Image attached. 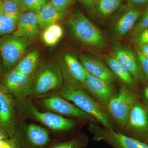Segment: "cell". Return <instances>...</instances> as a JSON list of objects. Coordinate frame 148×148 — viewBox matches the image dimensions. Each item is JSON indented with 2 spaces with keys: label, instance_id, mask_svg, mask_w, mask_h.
Here are the masks:
<instances>
[{
  "label": "cell",
  "instance_id": "obj_1",
  "mask_svg": "<svg viewBox=\"0 0 148 148\" xmlns=\"http://www.w3.org/2000/svg\"><path fill=\"white\" fill-rule=\"evenodd\" d=\"M61 89L60 95L62 98L72 102L104 127L114 129V126L108 115L101 106H99L100 104L95 102L86 92L84 87L65 81Z\"/></svg>",
  "mask_w": 148,
  "mask_h": 148
},
{
  "label": "cell",
  "instance_id": "obj_2",
  "mask_svg": "<svg viewBox=\"0 0 148 148\" xmlns=\"http://www.w3.org/2000/svg\"><path fill=\"white\" fill-rule=\"evenodd\" d=\"M68 24L73 36L84 44L98 48L106 46V38L102 32L82 13L74 14Z\"/></svg>",
  "mask_w": 148,
  "mask_h": 148
},
{
  "label": "cell",
  "instance_id": "obj_3",
  "mask_svg": "<svg viewBox=\"0 0 148 148\" xmlns=\"http://www.w3.org/2000/svg\"><path fill=\"white\" fill-rule=\"evenodd\" d=\"M29 42L27 37L13 34L0 38V55L5 71H10L16 67L22 59Z\"/></svg>",
  "mask_w": 148,
  "mask_h": 148
},
{
  "label": "cell",
  "instance_id": "obj_4",
  "mask_svg": "<svg viewBox=\"0 0 148 148\" xmlns=\"http://www.w3.org/2000/svg\"><path fill=\"white\" fill-rule=\"evenodd\" d=\"M88 129L97 142H106L113 148H148L145 142L117 132L114 129L101 126L97 123L89 125Z\"/></svg>",
  "mask_w": 148,
  "mask_h": 148
},
{
  "label": "cell",
  "instance_id": "obj_5",
  "mask_svg": "<svg viewBox=\"0 0 148 148\" xmlns=\"http://www.w3.org/2000/svg\"><path fill=\"white\" fill-rule=\"evenodd\" d=\"M135 103V94L125 85H121L118 92L112 97L106 107L111 116L122 130L127 124Z\"/></svg>",
  "mask_w": 148,
  "mask_h": 148
},
{
  "label": "cell",
  "instance_id": "obj_6",
  "mask_svg": "<svg viewBox=\"0 0 148 148\" xmlns=\"http://www.w3.org/2000/svg\"><path fill=\"white\" fill-rule=\"evenodd\" d=\"M11 141L14 148H45L50 142L49 132L38 125H25Z\"/></svg>",
  "mask_w": 148,
  "mask_h": 148
},
{
  "label": "cell",
  "instance_id": "obj_7",
  "mask_svg": "<svg viewBox=\"0 0 148 148\" xmlns=\"http://www.w3.org/2000/svg\"><path fill=\"white\" fill-rule=\"evenodd\" d=\"M20 106L21 111L25 115L34 119L54 131H69L75 125L76 121L73 119L51 113L40 112L30 100L25 101Z\"/></svg>",
  "mask_w": 148,
  "mask_h": 148
},
{
  "label": "cell",
  "instance_id": "obj_8",
  "mask_svg": "<svg viewBox=\"0 0 148 148\" xmlns=\"http://www.w3.org/2000/svg\"><path fill=\"white\" fill-rule=\"evenodd\" d=\"M63 77L61 68L57 65L44 66L34 77L31 95H43L61 88L64 83Z\"/></svg>",
  "mask_w": 148,
  "mask_h": 148
},
{
  "label": "cell",
  "instance_id": "obj_9",
  "mask_svg": "<svg viewBox=\"0 0 148 148\" xmlns=\"http://www.w3.org/2000/svg\"><path fill=\"white\" fill-rule=\"evenodd\" d=\"M34 76L27 75L14 69L7 73L4 78L2 84L19 101H22L31 95Z\"/></svg>",
  "mask_w": 148,
  "mask_h": 148
},
{
  "label": "cell",
  "instance_id": "obj_10",
  "mask_svg": "<svg viewBox=\"0 0 148 148\" xmlns=\"http://www.w3.org/2000/svg\"><path fill=\"white\" fill-rule=\"evenodd\" d=\"M14 97L2 84H0V125L11 139L17 129Z\"/></svg>",
  "mask_w": 148,
  "mask_h": 148
},
{
  "label": "cell",
  "instance_id": "obj_11",
  "mask_svg": "<svg viewBox=\"0 0 148 148\" xmlns=\"http://www.w3.org/2000/svg\"><path fill=\"white\" fill-rule=\"evenodd\" d=\"M123 134L135 138L148 139V112L142 105L135 103L130 112Z\"/></svg>",
  "mask_w": 148,
  "mask_h": 148
},
{
  "label": "cell",
  "instance_id": "obj_12",
  "mask_svg": "<svg viewBox=\"0 0 148 148\" xmlns=\"http://www.w3.org/2000/svg\"><path fill=\"white\" fill-rule=\"evenodd\" d=\"M40 103L45 108L61 115L94 120L89 114L60 95H51L43 97L40 99Z\"/></svg>",
  "mask_w": 148,
  "mask_h": 148
},
{
  "label": "cell",
  "instance_id": "obj_13",
  "mask_svg": "<svg viewBox=\"0 0 148 148\" xmlns=\"http://www.w3.org/2000/svg\"><path fill=\"white\" fill-rule=\"evenodd\" d=\"M60 68L65 81L82 86L87 71L75 56L70 53L65 54L61 60Z\"/></svg>",
  "mask_w": 148,
  "mask_h": 148
},
{
  "label": "cell",
  "instance_id": "obj_14",
  "mask_svg": "<svg viewBox=\"0 0 148 148\" xmlns=\"http://www.w3.org/2000/svg\"><path fill=\"white\" fill-rule=\"evenodd\" d=\"M112 56L117 62L131 73L135 80H143L145 75L138 57L128 47L121 45L115 46Z\"/></svg>",
  "mask_w": 148,
  "mask_h": 148
},
{
  "label": "cell",
  "instance_id": "obj_15",
  "mask_svg": "<svg viewBox=\"0 0 148 148\" xmlns=\"http://www.w3.org/2000/svg\"><path fill=\"white\" fill-rule=\"evenodd\" d=\"M82 86L95 97L101 106L105 108L114 95L112 85L93 76L88 72Z\"/></svg>",
  "mask_w": 148,
  "mask_h": 148
},
{
  "label": "cell",
  "instance_id": "obj_16",
  "mask_svg": "<svg viewBox=\"0 0 148 148\" xmlns=\"http://www.w3.org/2000/svg\"><path fill=\"white\" fill-rule=\"evenodd\" d=\"M80 61L86 71L93 76L112 85L116 80L115 75L110 68L96 58L81 56Z\"/></svg>",
  "mask_w": 148,
  "mask_h": 148
},
{
  "label": "cell",
  "instance_id": "obj_17",
  "mask_svg": "<svg viewBox=\"0 0 148 148\" xmlns=\"http://www.w3.org/2000/svg\"><path fill=\"white\" fill-rule=\"evenodd\" d=\"M36 13L29 11L21 14L14 35L34 39L40 32Z\"/></svg>",
  "mask_w": 148,
  "mask_h": 148
},
{
  "label": "cell",
  "instance_id": "obj_18",
  "mask_svg": "<svg viewBox=\"0 0 148 148\" xmlns=\"http://www.w3.org/2000/svg\"><path fill=\"white\" fill-rule=\"evenodd\" d=\"M143 11L131 10L121 15L115 23L113 31L117 38L124 36L132 29L143 13Z\"/></svg>",
  "mask_w": 148,
  "mask_h": 148
},
{
  "label": "cell",
  "instance_id": "obj_19",
  "mask_svg": "<svg viewBox=\"0 0 148 148\" xmlns=\"http://www.w3.org/2000/svg\"><path fill=\"white\" fill-rule=\"evenodd\" d=\"M66 13L59 11L50 3H47L36 13L40 28L45 29L51 24H57L64 18Z\"/></svg>",
  "mask_w": 148,
  "mask_h": 148
},
{
  "label": "cell",
  "instance_id": "obj_20",
  "mask_svg": "<svg viewBox=\"0 0 148 148\" xmlns=\"http://www.w3.org/2000/svg\"><path fill=\"white\" fill-rule=\"evenodd\" d=\"M104 58L110 69L121 80L125 86L128 88L135 86V78L127 69L117 62L112 56L105 54Z\"/></svg>",
  "mask_w": 148,
  "mask_h": 148
},
{
  "label": "cell",
  "instance_id": "obj_21",
  "mask_svg": "<svg viewBox=\"0 0 148 148\" xmlns=\"http://www.w3.org/2000/svg\"><path fill=\"white\" fill-rule=\"evenodd\" d=\"M39 56L38 51H32L22 58L13 69L24 75H31L36 69Z\"/></svg>",
  "mask_w": 148,
  "mask_h": 148
},
{
  "label": "cell",
  "instance_id": "obj_22",
  "mask_svg": "<svg viewBox=\"0 0 148 148\" xmlns=\"http://www.w3.org/2000/svg\"><path fill=\"white\" fill-rule=\"evenodd\" d=\"M63 29L60 25L57 24H51L45 28L43 32V41L47 45H55L63 36Z\"/></svg>",
  "mask_w": 148,
  "mask_h": 148
},
{
  "label": "cell",
  "instance_id": "obj_23",
  "mask_svg": "<svg viewBox=\"0 0 148 148\" xmlns=\"http://www.w3.org/2000/svg\"><path fill=\"white\" fill-rule=\"evenodd\" d=\"M88 139L84 134H79L71 140L56 143L45 148H84L87 146Z\"/></svg>",
  "mask_w": 148,
  "mask_h": 148
},
{
  "label": "cell",
  "instance_id": "obj_24",
  "mask_svg": "<svg viewBox=\"0 0 148 148\" xmlns=\"http://www.w3.org/2000/svg\"><path fill=\"white\" fill-rule=\"evenodd\" d=\"M0 10L3 14L9 16L17 22L21 15L19 7L12 0H3Z\"/></svg>",
  "mask_w": 148,
  "mask_h": 148
},
{
  "label": "cell",
  "instance_id": "obj_25",
  "mask_svg": "<svg viewBox=\"0 0 148 148\" xmlns=\"http://www.w3.org/2000/svg\"><path fill=\"white\" fill-rule=\"evenodd\" d=\"M122 0H99L97 3L98 12L107 16L113 12L119 7Z\"/></svg>",
  "mask_w": 148,
  "mask_h": 148
},
{
  "label": "cell",
  "instance_id": "obj_26",
  "mask_svg": "<svg viewBox=\"0 0 148 148\" xmlns=\"http://www.w3.org/2000/svg\"><path fill=\"white\" fill-rule=\"evenodd\" d=\"M17 23L9 16L3 14L0 17V37L13 33L16 30Z\"/></svg>",
  "mask_w": 148,
  "mask_h": 148
},
{
  "label": "cell",
  "instance_id": "obj_27",
  "mask_svg": "<svg viewBox=\"0 0 148 148\" xmlns=\"http://www.w3.org/2000/svg\"><path fill=\"white\" fill-rule=\"evenodd\" d=\"M48 1V0H24L22 12L28 11L37 13L47 3Z\"/></svg>",
  "mask_w": 148,
  "mask_h": 148
},
{
  "label": "cell",
  "instance_id": "obj_28",
  "mask_svg": "<svg viewBox=\"0 0 148 148\" xmlns=\"http://www.w3.org/2000/svg\"><path fill=\"white\" fill-rule=\"evenodd\" d=\"M148 27V6L144 11L135 26V33L137 34L143 29Z\"/></svg>",
  "mask_w": 148,
  "mask_h": 148
},
{
  "label": "cell",
  "instance_id": "obj_29",
  "mask_svg": "<svg viewBox=\"0 0 148 148\" xmlns=\"http://www.w3.org/2000/svg\"><path fill=\"white\" fill-rule=\"evenodd\" d=\"M134 41L139 45L148 44V27L136 34Z\"/></svg>",
  "mask_w": 148,
  "mask_h": 148
},
{
  "label": "cell",
  "instance_id": "obj_30",
  "mask_svg": "<svg viewBox=\"0 0 148 148\" xmlns=\"http://www.w3.org/2000/svg\"><path fill=\"white\" fill-rule=\"evenodd\" d=\"M73 0H50L49 3L60 12H66Z\"/></svg>",
  "mask_w": 148,
  "mask_h": 148
},
{
  "label": "cell",
  "instance_id": "obj_31",
  "mask_svg": "<svg viewBox=\"0 0 148 148\" xmlns=\"http://www.w3.org/2000/svg\"><path fill=\"white\" fill-rule=\"evenodd\" d=\"M136 52L138 61L143 70V73L148 78V59L143 55L138 49H137Z\"/></svg>",
  "mask_w": 148,
  "mask_h": 148
},
{
  "label": "cell",
  "instance_id": "obj_32",
  "mask_svg": "<svg viewBox=\"0 0 148 148\" xmlns=\"http://www.w3.org/2000/svg\"><path fill=\"white\" fill-rule=\"evenodd\" d=\"M126 1L128 5L131 8L133 9L143 6L148 3V0H126Z\"/></svg>",
  "mask_w": 148,
  "mask_h": 148
},
{
  "label": "cell",
  "instance_id": "obj_33",
  "mask_svg": "<svg viewBox=\"0 0 148 148\" xmlns=\"http://www.w3.org/2000/svg\"><path fill=\"white\" fill-rule=\"evenodd\" d=\"M0 148H14L11 142L7 140H0Z\"/></svg>",
  "mask_w": 148,
  "mask_h": 148
},
{
  "label": "cell",
  "instance_id": "obj_34",
  "mask_svg": "<svg viewBox=\"0 0 148 148\" xmlns=\"http://www.w3.org/2000/svg\"><path fill=\"white\" fill-rule=\"evenodd\" d=\"M139 50L145 58L148 59V44L140 45Z\"/></svg>",
  "mask_w": 148,
  "mask_h": 148
},
{
  "label": "cell",
  "instance_id": "obj_35",
  "mask_svg": "<svg viewBox=\"0 0 148 148\" xmlns=\"http://www.w3.org/2000/svg\"><path fill=\"white\" fill-rule=\"evenodd\" d=\"M9 137L6 131L0 125V140H7Z\"/></svg>",
  "mask_w": 148,
  "mask_h": 148
},
{
  "label": "cell",
  "instance_id": "obj_36",
  "mask_svg": "<svg viewBox=\"0 0 148 148\" xmlns=\"http://www.w3.org/2000/svg\"><path fill=\"white\" fill-rule=\"evenodd\" d=\"M86 6L89 8L93 7L95 0H79Z\"/></svg>",
  "mask_w": 148,
  "mask_h": 148
},
{
  "label": "cell",
  "instance_id": "obj_37",
  "mask_svg": "<svg viewBox=\"0 0 148 148\" xmlns=\"http://www.w3.org/2000/svg\"><path fill=\"white\" fill-rule=\"evenodd\" d=\"M12 1L16 3V4L18 6L21 12H22L24 0H12Z\"/></svg>",
  "mask_w": 148,
  "mask_h": 148
},
{
  "label": "cell",
  "instance_id": "obj_38",
  "mask_svg": "<svg viewBox=\"0 0 148 148\" xmlns=\"http://www.w3.org/2000/svg\"><path fill=\"white\" fill-rule=\"evenodd\" d=\"M144 97L145 99L148 101V86L146 87L144 92Z\"/></svg>",
  "mask_w": 148,
  "mask_h": 148
},
{
  "label": "cell",
  "instance_id": "obj_39",
  "mask_svg": "<svg viewBox=\"0 0 148 148\" xmlns=\"http://www.w3.org/2000/svg\"><path fill=\"white\" fill-rule=\"evenodd\" d=\"M2 65L1 64V57H0V77L1 75L2 74Z\"/></svg>",
  "mask_w": 148,
  "mask_h": 148
},
{
  "label": "cell",
  "instance_id": "obj_40",
  "mask_svg": "<svg viewBox=\"0 0 148 148\" xmlns=\"http://www.w3.org/2000/svg\"><path fill=\"white\" fill-rule=\"evenodd\" d=\"M3 1L2 0H0V9H1V6L2 3Z\"/></svg>",
  "mask_w": 148,
  "mask_h": 148
},
{
  "label": "cell",
  "instance_id": "obj_41",
  "mask_svg": "<svg viewBox=\"0 0 148 148\" xmlns=\"http://www.w3.org/2000/svg\"><path fill=\"white\" fill-rule=\"evenodd\" d=\"M3 15V14L2 12L1 11V10H0V17H1L2 15Z\"/></svg>",
  "mask_w": 148,
  "mask_h": 148
},
{
  "label": "cell",
  "instance_id": "obj_42",
  "mask_svg": "<svg viewBox=\"0 0 148 148\" xmlns=\"http://www.w3.org/2000/svg\"><path fill=\"white\" fill-rule=\"evenodd\" d=\"M145 142L146 143H147V144L148 145V139H147V140H145Z\"/></svg>",
  "mask_w": 148,
  "mask_h": 148
},
{
  "label": "cell",
  "instance_id": "obj_43",
  "mask_svg": "<svg viewBox=\"0 0 148 148\" xmlns=\"http://www.w3.org/2000/svg\"></svg>",
  "mask_w": 148,
  "mask_h": 148
}]
</instances>
